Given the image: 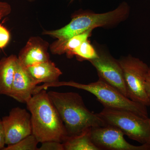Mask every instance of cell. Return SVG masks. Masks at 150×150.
<instances>
[{
    "instance_id": "obj_20",
    "label": "cell",
    "mask_w": 150,
    "mask_h": 150,
    "mask_svg": "<svg viewBox=\"0 0 150 150\" xmlns=\"http://www.w3.org/2000/svg\"><path fill=\"white\" fill-rule=\"evenodd\" d=\"M11 6L8 3L0 1V21L11 13Z\"/></svg>"
},
{
    "instance_id": "obj_9",
    "label": "cell",
    "mask_w": 150,
    "mask_h": 150,
    "mask_svg": "<svg viewBox=\"0 0 150 150\" xmlns=\"http://www.w3.org/2000/svg\"><path fill=\"white\" fill-rule=\"evenodd\" d=\"M98 53V57L89 62L96 69L100 79L112 86L128 98L123 70L118 61L107 53Z\"/></svg>"
},
{
    "instance_id": "obj_15",
    "label": "cell",
    "mask_w": 150,
    "mask_h": 150,
    "mask_svg": "<svg viewBox=\"0 0 150 150\" xmlns=\"http://www.w3.org/2000/svg\"><path fill=\"white\" fill-rule=\"evenodd\" d=\"M91 128L78 135L68 137L63 143L64 150H100L92 140Z\"/></svg>"
},
{
    "instance_id": "obj_22",
    "label": "cell",
    "mask_w": 150,
    "mask_h": 150,
    "mask_svg": "<svg viewBox=\"0 0 150 150\" xmlns=\"http://www.w3.org/2000/svg\"><path fill=\"white\" fill-rule=\"evenodd\" d=\"M146 89L150 101V67L146 79Z\"/></svg>"
},
{
    "instance_id": "obj_17",
    "label": "cell",
    "mask_w": 150,
    "mask_h": 150,
    "mask_svg": "<svg viewBox=\"0 0 150 150\" xmlns=\"http://www.w3.org/2000/svg\"><path fill=\"white\" fill-rule=\"evenodd\" d=\"M38 143L36 137L31 134L14 144L7 146L4 150H38Z\"/></svg>"
},
{
    "instance_id": "obj_4",
    "label": "cell",
    "mask_w": 150,
    "mask_h": 150,
    "mask_svg": "<svg viewBox=\"0 0 150 150\" xmlns=\"http://www.w3.org/2000/svg\"><path fill=\"white\" fill-rule=\"evenodd\" d=\"M67 86L88 92L96 97L104 108L129 110L144 117H149L147 106L135 102L123 95L118 90L101 80L85 84L74 81H58L38 86V91L49 87Z\"/></svg>"
},
{
    "instance_id": "obj_12",
    "label": "cell",
    "mask_w": 150,
    "mask_h": 150,
    "mask_svg": "<svg viewBox=\"0 0 150 150\" xmlns=\"http://www.w3.org/2000/svg\"><path fill=\"white\" fill-rule=\"evenodd\" d=\"M26 69L37 84L57 82L62 74L61 70L51 60L28 67Z\"/></svg>"
},
{
    "instance_id": "obj_2",
    "label": "cell",
    "mask_w": 150,
    "mask_h": 150,
    "mask_svg": "<svg viewBox=\"0 0 150 150\" xmlns=\"http://www.w3.org/2000/svg\"><path fill=\"white\" fill-rule=\"evenodd\" d=\"M48 93L64 124L68 137L78 135L88 128L106 125L97 113L87 108L79 93L53 91Z\"/></svg>"
},
{
    "instance_id": "obj_19",
    "label": "cell",
    "mask_w": 150,
    "mask_h": 150,
    "mask_svg": "<svg viewBox=\"0 0 150 150\" xmlns=\"http://www.w3.org/2000/svg\"><path fill=\"white\" fill-rule=\"evenodd\" d=\"M41 144L38 150H64L63 143L56 141H46Z\"/></svg>"
},
{
    "instance_id": "obj_16",
    "label": "cell",
    "mask_w": 150,
    "mask_h": 150,
    "mask_svg": "<svg viewBox=\"0 0 150 150\" xmlns=\"http://www.w3.org/2000/svg\"><path fill=\"white\" fill-rule=\"evenodd\" d=\"M76 56L78 61H87L96 59L98 57V53L92 46L88 40L83 42L78 48L74 50L70 54V59Z\"/></svg>"
},
{
    "instance_id": "obj_5",
    "label": "cell",
    "mask_w": 150,
    "mask_h": 150,
    "mask_svg": "<svg viewBox=\"0 0 150 150\" xmlns=\"http://www.w3.org/2000/svg\"><path fill=\"white\" fill-rule=\"evenodd\" d=\"M105 124L115 126L131 139L150 144V118L129 110L104 108L97 113Z\"/></svg>"
},
{
    "instance_id": "obj_11",
    "label": "cell",
    "mask_w": 150,
    "mask_h": 150,
    "mask_svg": "<svg viewBox=\"0 0 150 150\" xmlns=\"http://www.w3.org/2000/svg\"><path fill=\"white\" fill-rule=\"evenodd\" d=\"M37 85L26 68L18 62L9 97L19 102L26 103L32 97Z\"/></svg>"
},
{
    "instance_id": "obj_23",
    "label": "cell",
    "mask_w": 150,
    "mask_h": 150,
    "mask_svg": "<svg viewBox=\"0 0 150 150\" xmlns=\"http://www.w3.org/2000/svg\"><path fill=\"white\" fill-rule=\"evenodd\" d=\"M26 1H28L30 2H32L34 1L35 0H26Z\"/></svg>"
},
{
    "instance_id": "obj_3",
    "label": "cell",
    "mask_w": 150,
    "mask_h": 150,
    "mask_svg": "<svg viewBox=\"0 0 150 150\" xmlns=\"http://www.w3.org/2000/svg\"><path fill=\"white\" fill-rule=\"evenodd\" d=\"M130 8L123 2L114 10L105 13H95L83 11L75 15L69 23L54 30H45L43 35L60 40H67L81 33L97 27H110L124 21L129 16Z\"/></svg>"
},
{
    "instance_id": "obj_13",
    "label": "cell",
    "mask_w": 150,
    "mask_h": 150,
    "mask_svg": "<svg viewBox=\"0 0 150 150\" xmlns=\"http://www.w3.org/2000/svg\"><path fill=\"white\" fill-rule=\"evenodd\" d=\"M18 64L14 54L0 60V94L9 96Z\"/></svg>"
},
{
    "instance_id": "obj_8",
    "label": "cell",
    "mask_w": 150,
    "mask_h": 150,
    "mask_svg": "<svg viewBox=\"0 0 150 150\" xmlns=\"http://www.w3.org/2000/svg\"><path fill=\"white\" fill-rule=\"evenodd\" d=\"M2 121L7 146L14 144L32 134L31 115L24 108H12L8 115L3 117Z\"/></svg>"
},
{
    "instance_id": "obj_10",
    "label": "cell",
    "mask_w": 150,
    "mask_h": 150,
    "mask_svg": "<svg viewBox=\"0 0 150 150\" xmlns=\"http://www.w3.org/2000/svg\"><path fill=\"white\" fill-rule=\"evenodd\" d=\"M50 44L39 36L30 38L19 53L18 58L20 64L27 68L33 65L50 60L48 52Z\"/></svg>"
},
{
    "instance_id": "obj_21",
    "label": "cell",
    "mask_w": 150,
    "mask_h": 150,
    "mask_svg": "<svg viewBox=\"0 0 150 150\" xmlns=\"http://www.w3.org/2000/svg\"><path fill=\"white\" fill-rule=\"evenodd\" d=\"M5 136L2 119H0V150H4L6 146Z\"/></svg>"
},
{
    "instance_id": "obj_18",
    "label": "cell",
    "mask_w": 150,
    "mask_h": 150,
    "mask_svg": "<svg viewBox=\"0 0 150 150\" xmlns=\"http://www.w3.org/2000/svg\"><path fill=\"white\" fill-rule=\"evenodd\" d=\"M11 33L9 30L0 23V50L6 48L11 40Z\"/></svg>"
},
{
    "instance_id": "obj_14",
    "label": "cell",
    "mask_w": 150,
    "mask_h": 150,
    "mask_svg": "<svg viewBox=\"0 0 150 150\" xmlns=\"http://www.w3.org/2000/svg\"><path fill=\"white\" fill-rule=\"evenodd\" d=\"M92 30H89L67 40H56L49 46L51 54L58 55L66 54L67 57L69 58L70 54L74 50L78 48L84 41L88 40Z\"/></svg>"
},
{
    "instance_id": "obj_1",
    "label": "cell",
    "mask_w": 150,
    "mask_h": 150,
    "mask_svg": "<svg viewBox=\"0 0 150 150\" xmlns=\"http://www.w3.org/2000/svg\"><path fill=\"white\" fill-rule=\"evenodd\" d=\"M26 104L31 115L32 134L39 143L66 141L68 134L64 124L46 89L33 94Z\"/></svg>"
},
{
    "instance_id": "obj_7",
    "label": "cell",
    "mask_w": 150,
    "mask_h": 150,
    "mask_svg": "<svg viewBox=\"0 0 150 150\" xmlns=\"http://www.w3.org/2000/svg\"><path fill=\"white\" fill-rule=\"evenodd\" d=\"M91 135L100 150H150V144L137 146L129 144L124 139L123 132L111 125L92 127Z\"/></svg>"
},
{
    "instance_id": "obj_6",
    "label": "cell",
    "mask_w": 150,
    "mask_h": 150,
    "mask_svg": "<svg viewBox=\"0 0 150 150\" xmlns=\"http://www.w3.org/2000/svg\"><path fill=\"white\" fill-rule=\"evenodd\" d=\"M123 70L128 98L146 106L150 101L146 89L149 67L138 58L129 55L118 60Z\"/></svg>"
}]
</instances>
